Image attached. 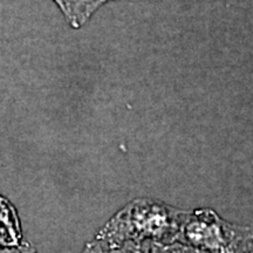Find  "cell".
I'll list each match as a JSON object with an SVG mask.
<instances>
[{
	"label": "cell",
	"instance_id": "cell-1",
	"mask_svg": "<svg viewBox=\"0 0 253 253\" xmlns=\"http://www.w3.org/2000/svg\"><path fill=\"white\" fill-rule=\"evenodd\" d=\"M183 212L160 199H132L107 221L94 239L107 250L126 243L175 242Z\"/></svg>",
	"mask_w": 253,
	"mask_h": 253
},
{
	"label": "cell",
	"instance_id": "cell-2",
	"mask_svg": "<svg viewBox=\"0 0 253 253\" xmlns=\"http://www.w3.org/2000/svg\"><path fill=\"white\" fill-rule=\"evenodd\" d=\"M251 226L238 225L223 219L211 209L183 212L175 242L207 253H252Z\"/></svg>",
	"mask_w": 253,
	"mask_h": 253
},
{
	"label": "cell",
	"instance_id": "cell-3",
	"mask_svg": "<svg viewBox=\"0 0 253 253\" xmlns=\"http://www.w3.org/2000/svg\"><path fill=\"white\" fill-rule=\"evenodd\" d=\"M24 240L23 227L17 209L5 196L0 195V249H13Z\"/></svg>",
	"mask_w": 253,
	"mask_h": 253
},
{
	"label": "cell",
	"instance_id": "cell-4",
	"mask_svg": "<svg viewBox=\"0 0 253 253\" xmlns=\"http://www.w3.org/2000/svg\"><path fill=\"white\" fill-rule=\"evenodd\" d=\"M147 253H207L181 242L147 243Z\"/></svg>",
	"mask_w": 253,
	"mask_h": 253
},
{
	"label": "cell",
	"instance_id": "cell-5",
	"mask_svg": "<svg viewBox=\"0 0 253 253\" xmlns=\"http://www.w3.org/2000/svg\"><path fill=\"white\" fill-rule=\"evenodd\" d=\"M0 253H38V251L30 244V243L24 242L23 244L18 246V248L0 249Z\"/></svg>",
	"mask_w": 253,
	"mask_h": 253
},
{
	"label": "cell",
	"instance_id": "cell-6",
	"mask_svg": "<svg viewBox=\"0 0 253 253\" xmlns=\"http://www.w3.org/2000/svg\"><path fill=\"white\" fill-rule=\"evenodd\" d=\"M80 253H108V251L96 239H93L91 242L87 243Z\"/></svg>",
	"mask_w": 253,
	"mask_h": 253
}]
</instances>
